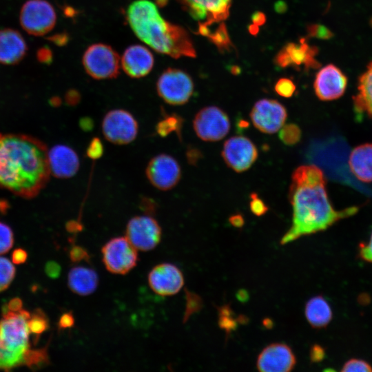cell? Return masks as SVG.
I'll return each mask as SVG.
<instances>
[{
  "mask_svg": "<svg viewBox=\"0 0 372 372\" xmlns=\"http://www.w3.org/2000/svg\"><path fill=\"white\" fill-rule=\"evenodd\" d=\"M296 358L291 347L284 343H271L259 353L256 367L261 372H289L293 369Z\"/></svg>",
  "mask_w": 372,
  "mask_h": 372,
  "instance_id": "ac0fdd59",
  "label": "cell"
},
{
  "mask_svg": "<svg viewBox=\"0 0 372 372\" xmlns=\"http://www.w3.org/2000/svg\"><path fill=\"white\" fill-rule=\"evenodd\" d=\"M145 175L149 182L156 189L168 191L180 180L181 169L178 162L171 155L159 154L148 162Z\"/></svg>",
  "mask_w": 372,
  "mask_h": 372,
  "instance_id": "7c38bea8",
  "label": "cell"
},
{
  "mask_svg": "<svg viewBox=\"0 0 372 372\" xmlns=\"http://www.w3.org/2000/svg\"><path fill=\"white\" fill-rule=\"evenodd\" d=\"M28 45L21 34L12 28L0 30V64L16 65L25 56Z\"/></svg>",
  "mask_w": 372,
  "mask_h": 372,
  "instance_id": "7402d4cb",
  "label": "cell"
},
{
  "mask_svg": "<svg viewBox=\"0 0 372 372\" xmlns=\"http://www.w3.org/2000/svg\"><path fill=\"white\" fill-rule=\"evenodd\" d=\"M227 114L217 106L200 109L193 120V128L197 136L204 141L214 142L223 139L230 130Z\"/></svg>",
  "mask_w": 372,
  "mask_h": 372,
  "instance_id": "30bf717a",
  "label": "cell"
},
{
  "mask_svg": "<svg viewBox=\"0 0 372 372\" xmlns=\"http://www.w3.org/2000/svg\"><path fill=\"white\" fill-rule=\"evenodd\" d=\"M15 273V267L12 262L8 258L0 256V292L10 286Z\"/></svg>",
  "mask_w": 372,
  "mask_h": 372,
  "instance_id": "d6a6232c",
  "label": "cell"
},
{
  "mask_svg": "<svg viewBox=\"0 0 372 372\" xmlns=\"http://www.w3.org/2000/svg\"><path fill=\"white\" fill-rule=\"evenodd\" d=\"M221 156L229 168L240 173L251 167L258 158V152L249 138L234 136L225 141Z\"/></svg>",
  "mask_w": 372,
  "mask_h": 372,
  "instance_id": "5bb4252c",
  "label": "cell"
},
{
  "mask_svg": "<svg viewBox=\"0 0 372 372\" xmlns=\"http://www.w3.org/2000/svg\"><path fill=\"white\" fill-rule=\"evenodd\" d=\"M4 306L10 311L19 312L23 309V301L19 298H13Z\"/></svg>",
  "mask_w": 372,
  "mask_h": 372,
  "instance_id": "f907efd6",
  "label": "cell"
},
{
  "mask_svg": "<svg viewBox=\"0 0 372 372\" xmlns=\"http://www.w3.org/2000/svg\"><path fill=\"white\" fill-rule=\"evenodd\" d=\"M218 323L227 333L236 327V322L232 318L231 311L228 306L220 308Z\"/></svg>",
  "mask_w": 372,
  "mask_h": 372,
  "instance_id": "74e56055",
  "label": "cell"
},
{
  "mask_svg": "<svg viewBox=\"0 0 372 372\" xmlns=\"http://www.w3.org/2000/svg\"><path fill=\"white\" fill-rule=\"evenodd\" d=\"M101 127L105 139L116 145L130 143L136 138L138 132L136 119L123 109H114L107 112Z\"/></svg>",
  "mask_w": 372,
  "mask_h": 372,
  "instance_id": "9c48e42d",
  "label": "cell"
},
{
  "mask_svg": "<svg viewBox=\"0 0 372 372\" xmlns=\"http://www.w3.org/2000/svg\"><path fill=\"white\" fill-rule=\"evenodd\" d=\"M68 285L70 290L80 296H88L94 293L99 285L96 272L88 267L72 268L68 276Z\"/></svg>",
  "mask_w": 372,
  "mask_h": 372,
  "instance_id": "d4e9b609",
  "label": "cell"
},
{
  "mask_svg": "<svg viewBox=\"0 0 372 372\" xmlns=\"http://www.w3.org/2000/svg\"><path fill=\"white\" fill-rule=\"evenodd\" d=\"M325 357V351L320 344L312 345L309 351V358L311 362L316 363L321 362Z\"/></svg>",
  "mask_w": 372,
  "mask_h": 372,
  "instance_id": "ee69618b",
  "label": "cell"
},
{
  "mask_svg": "<svg viewBox=\"0 0 372 372\" xmlns=\"http://www.w3.org/2000/svg\"><path fill=\"white\" fill-rule=\"evenodd\" d=\"M250 118L254 127L262 133L271 134L279 131L287 118L286 107L278 101L262 99L254 105Z\"/></svg>",
  "mask_w": 372,
  "mask_h": 372,
  "instance_id": "4fadbf2b",
  "label": "cell"
},
{
  "mask_svg": "<svg viewBox=\"0 0 372 372\" xmlns=\"http://www.w3.org/2000/svg\"><path fill=\"white\" fill-rule=\"evenodd\" d=\"M342 372H371L372 366L365 360L352 358L347 360L341 369Z\"/></svg>",
  "mask_w": 372,
  "mask_h": 372,
  "instance_id": "d590c367",
  "label": "cell"
},
{
  "mask_svg": "<svg viewBox=\"0 0 372 372\" xmlns=\"http://www.w3.org/2000/svg\"><path fill=\"white\" fill-rule=\"evenodd\" d=\"M48 346L38 349L26 351L24 358V366L32 370H38L49 364L50 359L48 353Z\"/></svg>",
  "mask_w": 372,
  "mask_h": 372,
  "instance_id": "f546056e",
  "label": "cell"
},
{
  "mask_svg": "<svg viewBox=\"0 0 372 372\" xmlns=\"http://www.w3.org/2000/svg\"><path fill=\"white\" fill-rule=\"evenodd\" d=\"M307 33L309 37L320 39H329L333 37L332 32L325 25L321 24H310L307 27Z\"/></svg>",
  "mask_w": 372,
  "mask_h": 372,
  "instance_id": "8d00e7d4",
  "label": "cell"
},
{
  "mask_svg": "<svg viewBox=\"0 0 372 372\" xmlns=\"http://www.w3.org/2000/svg\"><path fill=\"white\" fill-rule=\"evenodd\" d=\"M141 209L146 214V215L152 216L157 209L156 202L150 198L143 197L140 202Z\"/></svg>",
  "mask_w": 372,
  "mask_h": 372,
  "instance_id": "bcb514c9",
  "label": "cell"
},
{
  "mask_svg": "<svg viewBox=\"0 0 372 372\" xmlns=\"http://www.w3.org/2000/svg\"><path fill=\"white\" fill-rule=\"evenodd\" d=\"M14 244V235L12 229L6 224L0 222V254L10 251Z\"/></svg>",
  "mask_w": 372,
  "mask_h": 372,
  "instance_id": "836d02e7",
  "label": "cell"
},
{
  "mask_svg": "<svg viewBox=\"0 0 372 372\" xmlns=\"http://www.w3.org/2000/svg\"><path fill=\"white\" fill-rule=\"evenodd\" d=\"M230 224L236 228H241L245 224V220L242 214H236L229 218Z\"/></svg>",
  "mask_w": 372,
  "mask_h": 372,
  "instance_id": "f5cc1de1",
  "label": "cell"
},
{
  "mask_svg": "<svg viewBox=\"0 0 372 372\" xmlns=\"http://www.w3.org/2000/svg\"><path fill=\"white\" fill-rule=\"evenodd\" d=\"M61 266L56 262L49 261L45 265V272L51 278H57L61 273Z\"/></svg>",
  "mask_w": 372,
  "mask_h": 372,
  "instance_id": "7dc6e473",
  "label": "cell"
},
{
  "mask_svg": "<svg viewBox=\"0 0 372 372\" xmlns=\"http://www.w3.org/2000/svg\"><path fill=\"white\" fill-rule=\"evenodd\" d=\"M48 159L51 174L58 178H71L79 169L77 154L65 145L53 146L48 152Z\"/></svg>",
  "mask_w": 372,
  "mask_h": 372,
  "instance_id": "ffe728a7",
  "label": "cell"
},
{
  "mask_svg": "<svg viewBox=\"0 0 372 372\" xmlns=\"http://www.w3.org/2000/svg\"><path fill=\"white\" fill-rule=\"evenodd\" d=\"M9 208L10 204L8 200L0 198V214H6Z\"/></svg>",
  "mask_w": 372,
  "mask_h": 372,
  "instance_id": "6f0895ef",
  "label": "cell"
},
{
  "mask_svg": "<svg viewBox=\"0 0 372 372\" xmlns=\"http://www.w3.org/2000/svg\"><path fill=\"white\" fill-rule=\"evenodd\" d=\"M28 258L27 251L22 249L18 248L13 251L12 254V261L13 263L20 265L24 263Z\"/></svg>",
  "mask_w": 372,
  "mask_h": 372,
  "instance_id": "c3c4849f",
  "label": "cell"
},
{
  "mask_svg": "<svg viewBox=\"0 0 372 372\" xmlns=\"http://www.w3.org/2000/svg\"><path fill=\"white\" fill-rule=\"evenodd\" d=\"M192 77L185 71L168 68L156 82V92L160 98L172 105H181L189 101L194 92Z\"/></svg>",
  "mask_w": 372,
  "mask_h": 372,
  "instance_id": "5b68a950",
  "label": "cell"
},
{
  "mask_svg": "<svg viewBox=\"0 0 372 372\" xmlns=\"http://www.w3.org/2000/svg\"><path fill=\"white\" fill-rule=\"evenodd\" d=\"M3 318L0 320V345L19 349L30 348V331L28 320L31 313L25 309L19 312L2 309Z\"/></svg>",
  "mask_w": 372,
  "mask_h": 372,
  "instance_id": "ba28073f",
  "label": "cell"
},
{
  "mask_svg": "<svg viewBox=\"0 0 372 372\" xmlns=\"http://www.w3.org/2000/svg\"><path fill=\"white\" fill-rule=\"evenodd\" d=\"M296 90V86L293 81L286 77L279 79L274 85L275 92L284 98L291 97Z\"/></svg>",
  "mask_w": 372,
  "mask_h": 372,
  "instance_id": "e575fe53",
  "label": "cell"
},
{
  "mask_svg": "<svg viewBox=\"0 0 372 372\" xmlns=\"http://www.w3.org/2000/svg\"><path fill=\"white\" fill-rule=\"evenodd\" d=\"M104 152L103 145L98 137H94L89 143L86 150L87 157L96 160L101 157Z\"/></svg>",
  "mask_w": 372,
  "mask_h": 372,
  "instance_id": "60d3db41",
  "label": "cell"
},
{
  "mask_svg": "<svg viewBox=\"0 0 372 372\" xmlns=\"http://www.w3.org/2000/svg\"><path fill=\"white\" fill-rule=\"evenodd\" d=\"M359 256L362 260L372 262V233L368 243L360 244Z\"/></svg>",
  "mask_w": 372,
  "mask_h": 372,
  "instance_id": "7bdbcfd3",
  "label": "cell"
},
{
  "mask_svg": "<svg viewBox=\"0 0 372 372\" xmlns=\"http://www.w3.org/2000/svg\"><path fill=\"white\" fill-rule=\"evenodd\" d=\"M74 324V318L71 311L63 313L58 322L59 330L72 328Z\"/></svg>",
  "mask_w": 372,
  "mask_h": 372,
  "instance_id": "f6af8a7d",
  "label": "cell"
},
{
  "mask_svg": "<svg viewBox=\"0 0 372 372\" xmlns=\"http://www.w3.org/2000/svg\"><path fill=\"white\" fill-rule=\"evenodd\" d=\"M28 349H12L0 345V369L10 371L24 366L25 353Z\"/></svg>",
  "mask_w": 372,
  "mask_h": 372,
  "instance_id": "f1b7e54d",
  "label": "cell"
},
{
  "mask_svg": "<svg viewBox=\"0 0 372 372\" xmlns=\"http://www.w3.org/2000/svg\"><path fill=\"white\" fill-rule=\"evenodd\" d=\"M198 33L206 37L222 52L229 50L232 46L226 25L223 21L219 23L214 31H211L207 26L198 25Z\"/></svg>",
  "mask_w": 372,
  "mask_h": 372,
  "instance_id": "4316f807",
  "label": "cell"
},
{
  "mask_svg": "<svg viewBox=\"0 0 372 372\" xmlns=\"http://www.w3.org/2000/svg\"><path fill=\"white\" fill-rule=\"evenodd\" d=\"M302 131L295 123L283 125L279 130V138L286 145L292 146L301 139Z\"/></svg>",
  "mask_w": 372,
  "mask_h": 372,
  "instance_id": "1f68e13d",
  "label": "cell"
},
{
  "mask_svg": "<svg viewBox=\"0 0 372 372\" xmlns=\"http://www.w3.org/2000/svg\"><path fill=\"white\" fill-rule=\"evenodd\" d=\"M348 163L350 171L358 180L372 182V143L355 147L349 155Z\"/></svg>",
  "mask_w": 372,
  "mask_h": 372,
  "instance_id": "cb8c5ba5",
  "label": "cell"
},
{
  "mask_svg": "<svg viewBox=\"0 0 372 372\" xmlns=\"http://www.w3.org/2000/svg\"><path fill=\"white\" fill-rule=\"evenodd\" d=\"M125 17L136 37L158 53L175 59L196 56L187 31L165 20L150 0L133 1L126 10Z\"/></svg>",
  "mask_w": 372,
  "mask_h": 372,
  "instance_id": "3957f363",
  "label": "cell"
},
{
  "mask_svg": "<svg viewBox=\"0 0 372 372\" xmlns=\"http://www.w3.org/2000/svg\"><path fill=\"white\" fill-rule=\"evenodd\" d=\"M348 79L336 65L328 64L317 72L313 88L317 97L322 101L340 98L347 89Z\"/></svg>",
  "mask_w": 372,
  "mask_h": 372,
  "instance_id": "e0dca14e",
  "label": "cell"
},
{
  "mask_svg": "<svg viewBox=\"0 0 372 372\" xmlns=\"http://www.w3.org/2000/svg\"><path fill=\"white\" fill-rule=\"evenodd\" d=\"M154 56L146 47L136 44L129 46L123 52L121 64L123 71L132 78L147 75L153 68Z\"/></svg>",
  "mask_w": 372,
  "mask_h": 372,
  "instance_id": "44dd1931",
  "label": "cell"
},
{
  "mask_svg": "<svg viewBox=\"0 0 372 372\" xmlns=\"http://www.w3.org/2000/svg\"><path fill=\"white\" fill-rule=\"evenodd\" d=\"M86 122H85L84 119L82 120L81 125H82V128L84 130L85 127L86 126L85 130H90L91 127H92V123L90 122V119L85 118Z\"/></svg>",
  "mask_w": 372,
  "mask_h": 372,
  "instance_id": "680465c9",
  "label": "cell"
},
{
  "mask_svg": "<svg viewBox=\"0 0 372 372\" xmlns=\"http://www.w3.org/2000/svg\"><path fill=\"white\" fill-rule=\"evenodd\" d=\"M121 59L110 45L94 43L83 56V65L87 74L97 80L116 78L119 74Z\"/></svg>",
  "mask_w": 372,
  "mask_h": 372,
  "instance_id": "277c9868",
  "label": "cell"
},
{
  "mask_svg": "<svg viewBox=\"0 0 372 372\" xmlns=\"http://www.w3.org/2000/svg\"><path fill=\"white\" fill-rule=\"evenodd\" d=\"M147 279L152 291L161 296L175 295L184 285V276L180 269L169 262L154 267L148 273Z\"/></svg>",
  "mask_w": 372,
  "mask_h": 372,
  "instance_id": "d6986e66",
  "label": "cell"
},
{
  "mask_svg": "<svg viewBox=\"0 0 372 372\" xmlns=\"http://www.w3.org/2000/svg\"><path fill=\"white\" fill-rule=\"evenodd\" d=\"M200 156V152L195 147H189L186 151L187 160L192 165H194L198 161Z\"/></svg>",
  "mask_w": 372,
  "mask_h": 372,
  "instance_id": "681fc988",
  "label": "cell"
},
{
  "mask_svg": "<svg viewBox=\"0 0 372 372\" xmlns=\"http://www.w3.org/2000/svg\"><path fill=\"white\" fill-rule=\"evenodd\" d=\"M352 99L355 113L372 118V62L360 76L358 92Z\"/></svg>",
  "mask_w": 372,
  "mask_h": 372,
  "instance_id": "603a6c76",
  "label": "cell"
},
{
  "mask_svg": "<svg viewBox=\"0 0 372 372\" xmlns=\"http://www.w3.org/2000/svg\"><path fill=\"white\" fill-rule=\"evenodd\" d=\"M250 198L249 208L254 215L260 216L267 213L269 210L268 206L258 197L256 193L252 192L250 194Z\"/></svg>",
  "mask_w": 372,
  "mask_h": 372,
  "instance_id": "ab89813d",
  "label": "cell"
},
{
  "mask_svg": "<svg viewBox=\"0 0 372 372\" xmlns=\"http://www.w3.org/2000/svg\"><path fill=\"white\" fill-rule=\"evenodd\" d=\"M304 315L309 324L314 329L326 327L333 316L329 304L322 296H313L307 302Z\"/></svg>",
  "mask_w": 372,
  "mask_h": 372,
  "instance_id": "484cf974",
  "label": "cell"
},
{
  "mask_svg": "<svg viewBox=\"0 0 372 372\" xmlns=\"http://www.w3.org/2000/svg\"><path fill=\"white\" fill-rule=\"evenodd\" d=\"M103 262L108 271L123 275L138 262L137 249L126 237L118 236L108 240L101 249Z\"/></svg>",
  "mask_w": 372,
  "mask_h": 372,
  "instance_id": "52a82bcc",
  "label": "cell"
},
{
  "mask_svg": "<svg viewBox=\"0 0 372 372\" xmlns=\"http://www.w3.org/2000/svg\"><path fill=\"white\" fill-rule=\"evenodd\" d=\"M69 257L72 262H79L82 260L88 261L90 255L87 251L79 245H74L69 251Z\"/></svg>",
  "mask_w": 372,
  "mask_h": 372,
  "instance_id": "b9f144b4",
  "label": "cell"
},
{
  "mask_svg": "<svg viewBox=\"0 0 372 372\" xmlns=\"http://www.w3.org/2000/svg\"><path fill=\"white\" fill-rule=\"evenodd\" d=\"M81 96L76 90H70L67 92L65 100L70 105H76L80 101Z\"/></svg>",
  "mask_w": 372,
  "mask_h": 372,
  "instance_id": "816d5d0a",
  "label": "cell"
},
{
  "mask_svg": "<svg viewBox=\"0 0 372 372\" xmlns=\"http://www.w3.org/2000/svg\"><path fill=\"white\" fill-rule=\"evenodd\" d=\"M198 25L210 27L227 19L232 0H178Z\"/></svg>",
  "mask_w": 372,
  "mask_h": 372,
  "instance_id": "9a60e30c",
  "label": "cell"
},
{
  "mask_svg": "<svg viewBox=\"0 0 372 372\" xmlns=\"http://www.w3.org/2000/svg\"><path fill=\"white\" fill-rule=\"evenodd\" d=\"M30 333L35 336L37 340L39 336L49 328V320L45 312L41 309H36L28 320Z\"/></svg>",
  "mask_w": 372,
  "mask_h": 372,
  "instance_id": "4dcf8cb0",
  "label": "cell"
},
{
  "mask_svg": "<svg viewBox=\"0 0 372 372\" xmlns=\"http://www.w3.org/2000/svg\"><path fill=\"white\" fill-rule=\"evenodd\" d=\"M21 28L29 34L43 36L55 26L56 14L52 5L46 0H28L19 13Z\"/></svg>",
  "mask_w": 372,
  "mask_h": 372,
  "instance_id": "8992f818",
  "label": "cell"
},
{
  "mask_svg": "<svg viewBox=\"0 0 372 372\" xmlns=\"http://www.w3.org/2000/svg\"><path fill=\"white\" fill-rule=\"evenodd\" d=\"M125 234V237L137 250L147 251L159 244L162 229L152 216H136L128 221Z\"/></svg>",
  "mask_w": 372,
  "mask_h": 372,
  "instance_id": "8fae6325",
  "label": "cell"
},
{
  "mask_svg": "<svg viewBox=\"0 0 372 372\" xmlns=\"http://www.w3.org/2000/svg\"><path fill=\"white\" fill-rule=\"evenodd\" d=\"M318 50L316 46L310 45L304 38L299 43H287L278 52L275 57L276 65L281 68L293 67L309 70L318 68L320 64L316 59Z\"/></svg>",
  "mask_w": 372,
  "mask_h": 372,
  "instance_id": "2e32d148",
  "label": "cell"
},
{
  "mask_svg": "<svg viewBox=\"0 0 372 372\" xmlns=\"http://www.w3.org/2000/svg\"><path fill=\"white\" fill-rule=\"evenodd\" d=\"M66 229L68 231L74 233L78 232L82 229V225L76 221H70L67 223Z\"/></svg>",
  "mask_w": 372,
  "mask_h": 372,
  "instance_id": "9f6ffc18",
  "label": "cell"
},
{
  "mask_svg": "<svg viewBox=\"0 0 372 372\" xmlns=\"http://www.w3.org/2000/svg\"><path fill=\"white\" fill-rule=\"evenodd\" d=\"M252 24L260 26L265 23L266 17L264 13L260 12H256L253 14L251 17Z\"/></svg>",
  "mask_w": 372,
  "mask_h": 372,
  "instance_id": "11a10c76",
  "label": "cell"
},
{
  "mask_svg": "<svg viewBox=\"0 0 372 372\" xmlns=\"http://www.w3.org/2000/svg\"><path fill=\"white\" fill-rule=\"evenodd\" d=\"M37 58L39 61L49 62L52 59V53L48 48H41L37 52Z\"/></svg>",
  "mask_w": 372,
  "mask_h": 372,
  "instance_id": "db71d44e",
  "label": "cell"
},
{
  "mask_svg": "<svg viewBox=\"0 0 372 372\" xmlns=\"http://www.w3.org/2000/svg\"><path fill=\"white\" fill-rule=\"evenodd\" d=\"M186 300L187 304L184 316V321L185 320H188L189 316L196 311L199 310L200 307H201V300L196 294L186 291Z\"/></svg>",
  "mask_w": 372,
  "mask_h": 372,
  "instance_id": "f35d334b",
  "label": "cell"
},
{
  "mask_svg": "<svg viewBox=\"0 0 372 372\" xmlns=\"http://www.w3.org/2000/svg\"><path fill=\"white\" fill-rule=\"evenodd\" d=\"M326 185L324 172L315 165H301L293 171L288 194L293 210L292 223L280 239L282 245L324 231L358 211L355 206L335 210L328 197Z\"/></svg>",
  "mask_w": 372,
  "mask_h": 372,
  "instance_id": "6da1fadb",
  "label": "cell"
},
{
  "mask_svg": "<svg viewBox=\"0 0 372 372\" xmlns=\"http://www.w3.org/2000/svg\"><path fill=\"white\" fill-rule=\"evenodd\" d=\"M183 118L176 113H163V117L156 125V131L161 137L175 133L181 139Z\"/></svg>",
  "mask_w": 372,
  "mask_h": 372,
  "instance_id": "83f0119b",
  "label": "cell"
},
{
  "mask_svg": "<svg viewBox=\"0 0 372 372\" xmlns=\"http://www.w3.org/2000/svg\"><path fill=\"white\" fill-rule=\"evenodd\" d=\"M48 152L34 136L0 132V187L26 199L37 196L51 174Z\"/></svg>",
  "mask_w": 372,
  "mask_h": 372,
  "instance_id": "7a4b0ae2",
  "label": "cell"
}]
</instances>
